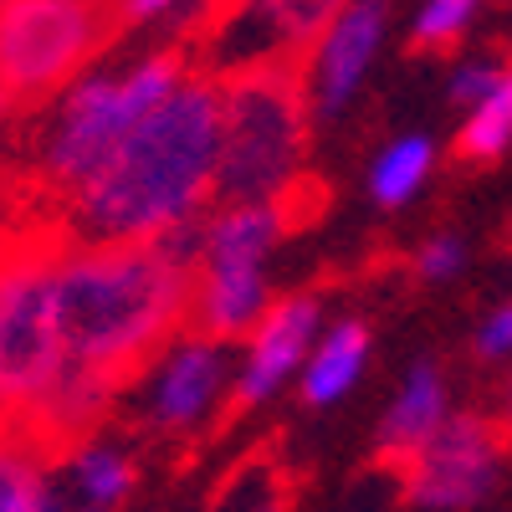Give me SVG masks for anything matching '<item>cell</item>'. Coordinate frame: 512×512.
I'll return each instance as SVG.
<instances>
[{"label":"cell","instance_id":"6da1fadb","mask_svg":"<svg viewBox=\"0 0 512 512\" xmlns=\"http://www.w3.org/2000/svg\"><path fill=\"white\" fill-rule=\"evenodd\" d=\"M195 272L200 231H185V221L159 236H67L52 262L67 374L98 384L108 400L128 390L185 333Z\"/></svg>","mask_w":512,"mask_h":512},{"label":"cell","instance_id":"7a4b0ae2","mask_svg":"<svg viewBox=\"0 0 512 512\" xmlns=\"http://www.w3.org/2000/svg\"><path fill=\"white\" fill-rule=\"evenodd\" d=\"M216 149H221L216 72L190 62L175 88L128 128L113 159L62 205V226L88 241L159 236L180 226L210 195Z\"/></svg>","mask_w":512,"mask_h":512},{"label":"cell","instance_id":"3957f363","mask_svg":"<svg viewBox=\"0 0 512 512\" xmlns=\"http://www.w3.org/2000/svg\"><path fill=\"white\" fill-rule=\"evenodd\" d=\"M308 47H277L256 52L216 72L221 93V149H216V180L210 195L216 205H251L272 200L308 154V77H313Z\"/></svg>","mask_w":512,"mask_h":512},{"label":"cell","instance_id":"277c9868","mask_svg":"<svg viewBox=\"0 0 512 512\" xmlns=\"http://www.w3.org/2000/svg\"><path fill=\"white\" fill-rule=\"evenodd\" d=\"M72 231L52 221H26L0 236V431L36 446L62 379L67 349L57 333L52 262Z\"/></svg>","mask_w":512,"mask_h":512},{"label":"cell","instance_id":"5b68a950","mask_svg":"<svg viewBox=\"0 0 512 512\" xmlns=\"http://www.w3.org/2000/svg\"><path fill=\"white\" fill-rule=\"evenodd\" d=\"M185 67H190V52L180 41H169L164 52L139 62L128 77H88L67 93L62 113L52 118L47 139H41V159L31 169V185L57 210V221H62V205L113 159V149L128 139V128L185 77Z\"/></svg>","mask_w":512,"mask_h":512},{"label":"cell","instance_id":"8992f818","mask_svg":"<svg viewBox=\"0 0 512 512\" xmlns=\"http://www.w3.org/2000/svg\"><path fill=\"white\" fill-rule=\"evenodd\" d=\"M123 36L118 0H0V98L41 108Z\"/></svg>","mask_w":512,"mask_h":512},{"label":"cell","instance_id":"52a82bcc","mask_svg":"<svg viewBox=\"0 0 512 512\" xmlns=\"http://www.w3.org/2000/svg\"><path fill=\"white\" fill-rule=\"evenodd\" d=\"M507 451V425L487 415H446L415 451L379 461L384 472H395L405 502L431 507V512H456L487 497L497 466Z\"/></svg>","mask_w":512,"mask_h":512},{"label":"cell","instance_id":"ba28073f","mask_svg":"<svg viewBox=\"0 0 512 512\" xmlns=\"http://www.w3.org/2000/svg\"><path fill=\"white\" fill-rule=\"evenodd\" d=\"M344 11V0H200L185 16V26L175 31V41L190 52L195 67L221 72L231 41H241L246 31L262 36V52L277 47H323V31L333 26V16Z\"/></svg>","mask_w":512,"mask_h":512},{"label":"cell","instance_id":"9c48e42d","mask_svg":"<svg viewBox=\"0 0 512 512\" xmlns=\"http://www.w3.org/2000/svg\"><path fill=\"white\" fill-rule=\"evenodd\" d=\"M313 323H318V297L313 292L277 297V303L267 308V318L256 323V333H251V359H246L236 390H231V400H226V410L216 420L221 431H226V425H236L246 410H256L297 364H303Z\"/></svg>","mask_w":512,"mask_h":512},{"label":"cell","instance_id":"30bf717a","mask_svg":"<svg viewBox=\"0 0 512 512\" xmlns=\"http://www.w3.org/2000/svg\"><path fill=\"white\" fill-rule=\"evenodd\" d=\"M267 308H272V297H267L262 267H200L185 333L200 338V344L251 338L256 323L267 318Z\"/></svg>","mask_w":512,"mask_h":512},{"label":"cell","instance_id":"8fae6325","mask_svg":"<svg viewBox=\"0 0 512 512\" xmlns=\"http://www.w3.org/2000/svg\"><path fill=\"white\" fill-rule=\"evenodd\" d=\"M221 390V354L216 344H200V338H190V344L164 364L159 374V390H154V425L169 436H185L190 425L210 410V400H216Z\"/></svg>","mask_w":512,"mask_h":512},{"label":"cell","instance_id":"7c38bea8","mask_svg":"<svg viewBox=\"0 0 512 512\" xmlns=\"http://www.w3.org/2000/svg\"><path fill=\"white\" fill-rule=\"evenodd\" d=\"M384 0H359V6H349V16L333 26V36L323 41V72H318V108L333 113L344 108L354 82L364 77L374 47H379V31H384Z\"/></svg>","mask_w":512,"mask_h":512},{"label":"cell","instance_id":"4fadbf2b","mask_svg":"<svg viewBox=\"0 0 512 512\" xmlns=\"http://www.w3.org/2000/svg\"><path fill=\"white\" fill-rule=\"evenodd\" d=\"M441 420H446V379L436 364H415L395 410L379 425V461H395V456L415 451Z\"/></svg>","mask_w":512,"mask_h":512},{"label":"cell","instance_id":"5bb4252c","mask_svg":"<svg viewBox=\"0 0 512 512\" xmlns=\"http://www.w3.org/2000/svg\"><path fill=\"white\" fill-rule=\"evenodd\" d=\"M364 354H369V328L364 323H338L328 333V344L313 354L308 364V379H303V405H333L338 395L349 390L364 369Z\"/></svg>","mask_w":512,"mask_h":512},{"label":"cell","instance_id":"9a60e30c","mask_svg":"<svg viewBox=\"0 0 512 512\" xmlns=\"http://www.w3.org/2000/svg\"><path fill=\"white\" fill-rule=\"evenodd\" d=\"M47 456L21 436L0 431V512H62L47 482Z\"/></svg>","mask_w":512,"mask_h":512},{"label":"cell","instance_id":"2e32d148","mask_svg":"<svg viewBox=\"0 0 512 512\" xmlns=\"http://www.w3.org/2000/svg\"><path fill=\"white\" fill-rule=\"evenodd\" d=\"M507 144H512V67L502 72L497 88L472 108V123L456 134L451 159L456 164H492Z\"/></svg>","mask_w":512,"mask_h":512},{"label":"cell","instance_id":"e0dca14e","mask_svg":"<svg viewBox=\"0 0 512 512\" xmlns=\"http://www.w3.org/2000/svg\"><path fill=\"white\" fill-rule=\"evenodd\" d=\"M72 477H77V492L88 497V507H113V502L128 497V487H134V466L108 446L82 441L77 456H72Z\"/></svg>","mask_w":512,"mask_h":512},{"label":"cell","instance_id":"ac0fdd59","mask_svg":"<svg viewBox=\"0 0 512 512\" xmlns=\"http://www.w3.org/2000/svg\"><path fill=\"white\" fill-rule=\"evenodd\" d=\"M328 205H333V190L323 175H313V169H297V175L272 195V210H277V226L282 236H303L308 226H318L328 216Z\"/></svg>","mask_w":512,"mask_h":512},{"label":"cell","instance_id":"d6986e66","mask_svg":"<svg viewBox=\"0 0 512 512\" xmlns=\"http://www.w3.org/2000/svg\"><path fill=\"white\" fill-rule=\"evenodd\" d=\"M425 169H431V144H425V139H400L390 154L374 164V200L379 205L410 200L415 185L425 180Z\"/></svg>","mask_w":512,"mask_h":512},{"label":"cell","instance_id":"ffe728a7","mask_svg":"<svg viewBox=\"0 0 512 512\" xmlns=\"http://www.w3.org/2000/svg\"><path fill=\"white\" fill-rule=\"evenodd\" d=\"M477 0H431V11L420 16L415 36H410V52H451L461 41V26L472 16Z\"/></svg>","mask_w":512,"mask_h":512},{"label":"cell","instance_id":"44dd1931","mask_svg":"<svg viewBox=\"0 0 512 512\" xmlns=\"http://www.w3.org/2000/svg\"><path fill=\"white\" fill-rule=\"evenodd\" d=\"M456 267H461V246H456L451 236H436L431 246L420 251V262H415L420 277H451Z\"/></svg>","mask_w":512,"mask_h":512},{"label":"cell","instance_id":"7402d4cb","mask_svg":"<svg viewBox=\"0 0 512 512\" xmlns=\"http://www.w3.org/2000/svg\"><path fill=\"white\" fill-rule=\"evenodd\" d=\"M477 354H482V359L512 354V308H502V313L487 318V328H482V338H477Z\"/></svg>","mask_w":512,"mask_h":512},{"label":"cell","instance_id":"603a6c76","mask_svg":"<svg viewBox=\"0 0 512 512\" xmlns=\"http://www.w3.org/2000/svg\"><path fill=\"white\" fill-rule=\"evenodd\" d=\"M169 0H118V16H123V31L128 26H139L144 16H154V11H164Z\"/></svg>","mask_w":512,"mask_h":512},{"label":"cell","instance_id":"cb8c5ba5","mask_svg":"<svg viewBox=\"0 0 512 512\" xmlns=\"http://www.w3.org/2000/svg\"><path fill=\"white\" fill-rule=\"evenodd\" d=\"M502 425H507V436H512V384H507V415H502Z\"/></svg>","mask_w":512,"mask_h":512},{"label":"cell","instance_id":"d4e9b609","mask_svg":"<svg viewBox=\"0 0 512 512\" xmlns=\"http://www.w3.org/2000/svg\"><path fill=\"white\" fill-rule=\"evenodd\" d=\"M256 512H287V497H277V502H267V507H256Z\"/></svg>","mask_w":512,"mask_h":512},{"label":"cell","instance_id":"484cf974","mask_svg":"<svg viewBox=\"0 0 512 512\" xmlns=\"http://www.w3.org/2000/svg\"><path fill=\"white\" fill-rule=\"evenodd\" d=\"M62 512H103V507H62Z\"/></svg>","mask_w":512,"mask_h":512},{"label":"cell","instance_id":"4316f807","mask_svg":"<svg viewBox=\"0 0 512 512\" xmlns=\"http://www.w3.org/2000/svg\"><path fill=\"white\" fill-rule=\"evenodd\" d=\"M502 246H507V251H512V226H507V231H502Z\"/></svg>","mask_w":512,"mask_h":512}]
</instances>
